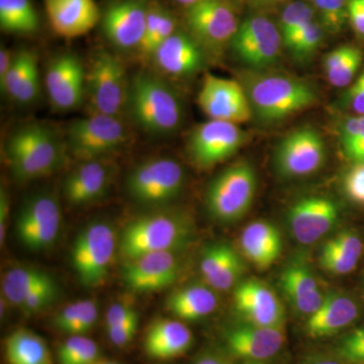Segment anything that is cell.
<instances>
[{
	"label": "cell",
	"mask_w": 364,
	"mask_h": 364,
	"mask_svg": "<svg viewBox=\"0 0 364 364\" xmlns=\"http://www.w3.org/2000/svg\"><path fill=\"white\" fill-rule=\"evenodd\" d=\"M245 140L239 124L210 119L198 124L189 135V156L198 168H213L233 156Z\"/></svg>",
	"instance_id": "obj_13"
},
{
	"label": "cell",
	"mask_w": 364,
	"mask_h": 364,
	"mask_svg": "<svg viewBox=\"0 0 364 364\" xmlns=\"http://www.w3.org/2000/svg\"><path fill=\"white\" fill-rule=\"evenodd\" d=\"M193 364H228L224 358L218 354L212 353V352H207L203 354L200 358L196 359L195 363Z\"/></svg>",
	"instance_id": "obj_52"
},
{
	"label": "cell",
	"mask_w": 364,
	"mask_h": 364,
	"mask_svg": "<svg viewBox=\"0 0 364 364\" xmlns=\"http://www.w3.org/2000/svg\"><path fill=\"white\" fill-rule=\"evenodd\" d=\"M46 90L55 109H78L85 100L86 69L76 54L66 52L50 61L46 70Z\"/></svg>",
	"instance_id": "obj_16"
},
{
	"label": "cell",
	"mask_w": 364,
	"mask_h": 364,
	"mask_svg": "<svg viewBox=\"0 0 364 364\" xmlns=\"http://www.w3.org/2000/svg\"><path fill=\"white\" fill-rule=\"evenodd\" d=\"M359 259L344 252L331 240L326 242L320 255L321 267L335 275L350 273L358 267Z\"/></svg>",
	"instance_id": "obj_41"
},
{
	"label": "cell",
	"mask_w": 364,
	"mask_h": 364,
	"mask_svg": "<svg viewBox=\"0 0 364 364\" xmlns=\"http://www.w3.org/2000/svg\"><path fill=\"white\" fill-rule=\"evenodd\" d=\"M98 318L97 301L92 299L75 301L60 311L54 318V326L59 331L71 336H85L95 327Z\"/></svg>",
	"instance_id": "obj_36"
},
{
	"label": "cell",
	"mask_w": 364,
	"mask_h": 364,
	"mask_svg": "<svg viewBox=\"0 0 364 364\" xmlns=\"http://www.w3.org/2000/svg\"><path fill=\"white\" fill-rule=\"evenodd\" d=\"M358 316L353 299L340 294H326L320 308L309 317L306 334L312 338L332 336L351 324Z\"/></svg>",
	"instance_id": "obj_28"
},
{
	"label": "cell",
	"mask_w": 364,
	"mask_h": 364,
	"mask_svg": "<svg viewBox=\"0 0 364 364\" xmlns=\"http://www.w3.org/2000/svg\"><path fill=\"white\" fill-rule=\"evenodd\" d=\"M348 21L352 28L364 37V0H348Z\"/></svg>",
	"instance_id": "obj_49"
},
{
	"label": "cell",
	"mask_w": 364,
	"mask_h": 364,
	"mask_svg": "<svg viewBox=\"0 0 364 364\" xmlns=\"http://www.w3.org/2000/svg\"><path fill=\"white\" fill-rule=\"evenodd\" d=\"M214 291L202 284L181 287L167 299V310L179 320H200L217 309L218 296Z\"/></svg>",
	"instance_id": "obj_30"
},
{
	"label": "cell",
	"mask_w": 364,
	"mask_h": 364,
	"mask_svg": "<svg viewBox=\"0 0 364 364\" xmlns=\"http://www.w3.org/2000/svg\"><path fill=\"white\" fill-rule=\"evenodd\" d=\"M58 286L55 280L50 284H45L30 294V296L21 306L20 310L26 315L39 313L51 305L58 296Z\"/></svg>",
	"instance_id": "obj_44"
},
{
	"label": "cell",
	"mask_w": 364,
	"mask_h": 364,
	"mask_svg": "<svg viewBox=\"0 0 364 364\" xmlns=\"http://www.w3.org/2000/svg\"><path fill=\"white\" fill-rule=\"evenodd\" d=\"M280 31L265 16H251L239 26L231 42L235 56L249 70H267L277 63L282 49Z\"/></svg>",
	"instance_id": "obj_11"
},
{
	"label": "cell",
	"mask_w": 364,
	"mask_h": 364,
	"mask_svg": "<svg viewBox=\"0 0 364 364\" xmlns=\"http://www.w3.org/2000/svg\"><path fill=\"white\" fill-rule=\"evenodd\" d=\"M44 4L52 30L60 37L85 36L100 21L95 0H44Z\"/></svg>",
	"instance_id": "obj_24"
},
{
	"label": "cell",
	"mask_w": 364,
	"mask_h": 364,
	"mask_svg": "<svg viewBox=\"0 0 364 364\" xmlns=\"http://www.w3.org/2000/svg\"><path fill=\"white\" fill-rule=\"evenodd\" d=\"M244 256L259 269H267L277 260L282 251V238L272 223H251L241 235Z\"/></svg>",
	"instance_id": "obj_29"
},
{
	"label": "cell",
	"mask_w": 364,
	"mask_h": 364,
	"mask_svg": "<svg viewBox=\"0 0 364 364\" xmlns=\"http://www.w3.org/2000/svg\"><path fill=\"white\" fill-rule=\"evenodd\" d=\"M92 364H119V363H114V361L97 360V361H95V363H92Z\"/></svg>",
	"instance_id": "obj_54"
},
{
	"label": "cell",
	"mask_w": 364,
	"mask_h": 364,
	"mask_svg": "<svg viewBox=\"0 0 364 364\" xmlns=\"http://www.w3.org/2000/svg\"><path fill=\"white\" fill-rule=\"evenodd\" d=\"M126 112L141 130L154 136L176 133L183 121L181 98L168 83L149 72L131 79Z\"/></svg>",
	"instance_id": "obj_3"
},
{
	"label": "cell",
	"mask_w": 364,
	"mask_h": 364,
	"mask_svg": "<svg viewBox=\"0 0 364 364\" xmlns=\"http://www.w3.org/2000/svg\"><path fill=\"white\" fill-rule=\"evenodd\" d=\"M284 328L242 324L228 330L225 341L229 351L245 361H262L272 358L284 343Z\"/></svg>",
	"instance_id": "obj_22"
},
{
	"label": "cell",
	"mask_w": 364,
	"mask_h": 364,
	"mask_svg": "<svg viewBox=\"0 0 364 364\" xmlns=\"http://www.w3.org/2000/svg\"><path fill=\"white\" fill-rule=\"evenodd\" d=\"M0 26L14 35L37 32L40 18L32 0H0Z\"/></svg>",
	"instance_id": "obj_35"
},
{
	"label": "cell",
	"mask_w": 364,
	"mask_h": 364,
	"mask_svg": "<svg viewBox=\"0 0 364 364\" xmlns=\"http://www.w3.org/2000/svg\"><path fill=\"white\" fill-rule=\"evenodd\" d=\"M326 147L322 136L315 129H296L280 141L274 161L282 176L303 177L317 172L324 165Z\"/></svg>",
	"instance_id": "obj_15"
},
{
	"label": "cell",
	"mask_w": 364,
	"mask_h": 364,
	"mask_svg": "<svg viewBox=\"0 0 364 364\" xmlns=\"http://www.w3.org/2000/svg\"><path fill=\"white\" fill-rule=\"evenodd\" d=\"M311 364H342V363H337V361H333V360H318V361H315V363H313Z\"/></svg>",
	"instance_id": "obj_53"
},
{
	"label": "cell",
	"mask_w": 364,
	"mask_h": 364,
	"mask_svg": "<svg viewBox=\"0 0 364 364\" xmlns=\"http://www.w3.org/2000/svg\"><path fill=\"white\" fill-rule=\"evenodd\" d=\"M61 221V208L55 196L49 193L33 196L23 203L16 215V237L28 250H46L57 241Z\"/></svg>",
	"instance_id": "obj_10"
},
{
	"label": "cell",
	"mask_w": 364,
	"mask_h": 364,
	"mask_svg": "<svg viewBox=\"0 0 364 364\" xmlns=\"http://www.w3.org/2000/svg\"><path fill=\"white\" fill-rule=\"evenodd\" d=\"M9 200L6 189L1 188L0 191V242H6L7 221H9Z\"/></svg>",
	"instance_id": "obj_50"
},
{
	"label": "cell",
	"mask_w": 364,
	"mask_h": 364,
	"mask_svg": "<svg viewBox=\"0 0 364 364\" xmlns=\"http://www.w3.org/2000/svg\"><path fill=\"white\" fill-rule=\"evenodd\" d=\"M363 62V54L353 46H340L328 53L324 70L328 81L335 87L348 86L355 77Z\"/></svg>",
	"instance_id": "obj_34"
},
{
	"label": "cell",
	"mask_w": 364,
	"mask_h": 364,
	"mask_svg": "<svg viewBox=\"0 0 364 364\" xmlns=\"http://www.w3.org/2000/svg\"><path fill=\"white\" fill-rule=\"evenodd\" d=\"M257 188L255 171L249 163H237L210 182L205 205L217 221L231 223L241 219L252 205Z\"/></svg>",
	"instance_id": "obj_8"
},
{
	"label": "cell",
	"mask_w": 364,
	"mask_h": 364,
	"mask_svg": "<svg viewBox=\"0 0 364 364\" xmlns=\"http://www.w3.org/2000/svg\"><path fill=\"white\" fill-rule=\"evenodd\" d=\"M52 282L54 279L44 270L26 267H14L2 279V294L7 303L20 309L36 289Z\"/></svg>",
	"instance_id": "obj_32"
},
{
	"label": "cell",
	"mask_w": 364,
	"mask_h": 364,
	"mask_svg": "<svg viewBox=\"0 0 364 364\" xmlns=\"http://www.w3.org/2000/svg\"><path fill=\"white\" fill-rule=\"evenodd\" d=\"M117 246L109 223L93 222L81 230L71 248V263L79 282L86 287L102 286L109 274Z\"/></svg>",
	"instance_id": "obj_7"
},
{
	"label": "cell",
	"mask_w": 364,
	"mask_h": 364,
	"mask_svg": "<svg viewBox=\"0 0 364 364\" xmlns=\"http://www.w3.org/2000/svg\"><path fill=\"white\" fill-rule=\"evenodd\" d=\"M339 220V208L331 198L308 196L289 208V229L296 240L304 245L315 243L331 231Z\"/></svg>",
	"instance_id": "obj_19"
},
{
	"label": "cell",
	"mask_w": 364,
	"mask_h": 364,
	"mask_svg": "<svg viewBox=\"0 0 364 364\" xmlns=\"http://www.w3.org/2000/svg\"><path fill=\"white\" fill-rule=\"evenodd\" d=\"M129 88L123 62L109 52H97L86 70L85 98L90 114L121 117L127 111Z\"/></svg>",
	"instance_id": "obj_6"
},
{
	"label": "cell",
	"mask_w": 364,
	"mask_h": 364,
	"mask_svg": "<svg viewBox=\"0 0 364 364\" xmlns=\"http://www.w3.org/2000/svg\"><path fill=\"white\" fill-rule=\"evenodd\" d=\"M67 151L78 161L105 159L128 143L121 117L90 114L74 119L64 134Z\"/></svg>",
	"instance_id": "obj_5"
},
{
	"label": "cell",
	"mask_w": 364,
	"mask_h": 364,
	"mask_svg": "<svg viewBox=\"0 0 364 364\" xmlns=\"http://www.w3.org/2000/svg\"><path fill=\"white\" fill-rule=\"evenodd\" d=\"M139 316L127 321L123 324L107 328V336L112 344L117 347L126 346L130 343L138 331Z\"/></svg>",
	"instance_id": "obj_46"
},
{
	"label": "cell",
	"mask_w": 364,
	"mask_h": 364,
	"mask_svg": "<svg viewBox=\"0 0 364 364\" xmlns=\"http://www.w3.org/2000/svg\"><path fill=\"white\" fill-rule=\"evenodd\" d=\"M343 186L350 200L364 205V163H354L344 177Z\"/></svg>",
	"instance_id": "obj_45"
},
{
	"label": "cell",
	"mask_w": 364,
	"mask_h": 364,
	"mask_svg": "<svg viewBox=\"0 0 364 364\" xmlns=\"http://www.w3.org/2000/svg\"><path fill=\"white\" fill-rule=\"evenodd\" d=\"M340 358L352 364H364V327L354 330L337 346Z\"/></svg>",
	"instance_id": "obj_43"
},
{
	"label": "cell",
	"mask_w": 364,
	"mask_h": 364,
	"mask_svg": "<svg viewBox=\"0 0 364 364\" xmlns=\"http://www.w3.org/2000/svg\"><path fill=\"white\" fill-rule=\"evenodd\" d=\"M67 153L65 141L50 127L26 124L16 129L4 144L11 173L20 181H32L56 172Z\"/></svg>",
	"instance_id": "obj_2"
},
{
	"label": "cell",
	"mask_w": 364,
	"mask_h": 364,
	"mask_svg": "<svg viewBox=\"0 0 364 364\" xmlns=\"http://www.w3.org/2000/svg\"><path fill=\"white\" fill-rule=\"evenodd\" d=\"M193 343V333L181 321L157 318L146 331L144 349L150 358L170 360L186 354Z\"/></svg>",
	"instance_id": "obj_25"
},
{
	"label": "cell",
	"mask_w": 364,
	"mask_h": 364,
	"mask_svg": "<svg viewBox=\"0 0 364 364\" xmlns=\"http://www.w3.org/2000/svg\"><path fill=\"white\" fill-rule=\"evenodd\" d=\"M200 267L208 287L215 291H227L238 282L245 267L234 248L219 243L205 249Z\"/></svg>",
	"instance_id": "obj_26"
},
{
	"label": "cell",
	"mask_w": 364,
	"mask_h": 364,
	"mask_svg": "<svg viewBox=\"0 0 364 364\" xmlns=\"http://www.w3.org/2000/svg\"><path fill=\"white\" fill-rule=\"evenodd\" d=\"M181 262L174 252H155L126 260L124 284L135 293H152L171 286L178 277Z\"/></svg>",
	"instance_id": "obj_17"
},
{
	"label": "cell",
	"mask_w": 364,
	"mask_h": 364,
	"mask_svg": "<svg viewBox=\"0 0 364 364\" xmlns=\"http://www.w3.org/2000/svg\"><path fill=\"white\" fill-rule=\"evenodd\" d=\"M340 142L351 161L364 163V116L345 119L340 128Z\"/></svg>",
	"instance_id": "obj_39"
},
{
	"label": "cell",
	"mask_w": 364,
	"mask_h": 364,
	"mask_svg": "<svg viewBox=\"0 0 364 364\" xmlns=\"http://www.w3.org/2000/svg\"><path fill=\"white\" fill-rule=\"evenodd\" d=\"M98 347L85 336H71L58 348L59 364H92L98 360Z\"/></svg>",
	"instance_id": "obj_38"
},
{
	"label": "cell",
	"mask_w": 364,
	"mask_h": 364,
	"mask_svg": "<svg viewBox=\"0 0 364 364\" xmlns=\"http://www.w3.org/2000/svg\"><path fill=\"white\" fill-rule=\"evenodd\" d=\"M324 38V31L322 26L317 21H313L301 31L291 42L286 46L287 50L296 60H304L313 56Z\"/></svg>",
	"instance_id": "obj_40"
},
{
	"label": "cell",
	"mask_w": 364,
	"mask_h": 364,
	"mask_svg": "<svg viewBox=\"0 0 364 364\" xmlns=\"http://www.w3.org/2000/svg\"><path fill=\"white\" fill-rule=\"evenodd\" d=\"M280 287L294 308L306 315L315 313L325 299L312 270L299 261L284 268L280 275Z\"/></svg>",
	"instance_id": "obj_27"
},
{
	"label": "cell",
	"mask_w": 364,
	"mask_h": 364,
	"mask_svg": "<svg viewBox=\"0 0 364 364\" xmlns=\"http://www.w3.org/2000/svg\"><path fill=\"white\" fill-rule=\"evenodd\" d=\"M151 61L165 75L189 77L205 67V50L193 36L176 31L159 46Z\"/></svg>",
	"instance_id": "obj_21"
},
{
	"label": "cell",
	"mask_w": 364,
	"mask_h": 364,
	"mask_svg": "<svg viewBox=\"0 0 364 364\" xmlns=\"http://www.w3.org/2000/svg\"><path fill=\"white\" fill-rule=\"evenodd\" d=\"M4 354L9 364H53L47 342L37 333L25 328L6 337Z\"/></svg>",
	"instance_id": "obj_31"
},
{
	"label": "cell",
	"mask_w": 364,
	"mask_h": 364,
	"mask_svg": "<svg viewBox=\"0 0 364 364\" xmlns=\"http://www.w3.org/2000/svg\"><path fill=\"white\" fill-rule=\"evenodd\" d=\"M138 316V313L135 309L128 304L117 303L109 306L107 314H105V326L107 328L114 327L131 318Z\"/></svg>",
	"instance_id": "obj_48"
},
{
	"label": "cell",
	"mask_w": 364,
	"mask_h": 364,
	"mask_svg": "<svg viewBox=\"0 0 364 364\" xmlns=\"http://www.w3.org/2000/svg\"><path fill=\"white\" fill-rule=\"evenodd\" d=\"M186 20L191 35L205 52L231 44L239 28L236 14L224 0H200L188 7Z\"/></svg>",
	"instance_id": "obj_12"
},
{
	"label": "cell",
	"mask_w": 364,
	"mask_h": 364,
	"mask_svg": "<svg viewBox=\"0 0 364 364\" xmlns=\"http://www.w3.org/2000/svg\"><path fill=\"white\" fill-rule=\"evenodd\" d=\"M323 26L331 33H339L348 20V0H313Z\"/></svg>",
	"instance_id": "obj_42"
},
{
	"label": "cell",
	"mask_w": 364,
	"mask_h": 364,
	"mask_svg": "<svg viewBox=\"0 0 364 364\" xmlns=\"http://www.w3.org/2000/svg\"><path fill=\"white\" fill-rule=\"evenodd\" d=\"M176 31V21L171 14L159 6H149L142 42L136 55L142 60L151 61L159 46Z\"/></svg>",
	"instance_id": "obj_33"
},
{
	"label": "cell",
	"mask_w": 364,
	"mask_h": 364,
	"mask_svg": "<svg viewBox=\"0 0 364 364\" xmlns=\"http://www.w3.org/2000/svg\"><path fill=\"white\" fill-rule=\"evenodd\" d=\"M112 172V167L105 159L80 162L64 181L67 202L74 207H83L100 200L111 186Z\"/></svg>",
	"instance_id": "obj_23"
},
{
	"label": "cell",
	"mask_w": 364,
	"mask_h": 364,
	"mask_svg": "<svg viewBox=\"0 0 364 364\" xmlns=\"http://www.w3.org/2000/svg\"><path fill=\"white\" fill-rule=\"evenodd\" d=\"M193 232L191 219L179 213L143 215L124 228L119 239V250L126 260L149 253L176 252L191 243Z\"/></svg>",
	"instance_id": "obj_4"
},
{
	"label": "cell",
	"mask_w": 364,
	"mask_h": 364,
	"mask_svg": "<svg viewBox=\"0 0 364 364\" xmlns=\"http://www.w3.org/2000/svg\"><path fill=\"white\" fill-rule=\"evenodd\" d=\"M242 364H265V363H263L262 361H245V363H243Z\"/></svg>",
	"instance_id": "obj_55"
},
{
	"label": "cell",
	"mask_w": 364,
	"mask_h": 364,
	"mask_svg": "<svg viewBox=\"0 0 364 364\" xmlns=\"http://www.w3.org/2000/svg\"><path fill=\"white\" fill-rule=\"evenodd\" d=\"M198 105L210 119L236 124L253 116L247 95L240 81L207 74L198 91Z\"/></svg>",
	"instance_id": "obj_14"
},
{
	"label": "cell",
	"mask_w": 364,
	"mask_h": 364,
	"mask_svg": "<svg viewBox=\"0 0 364 364\" xmlns=\"http://www.w3.org/2000/svg\"><path fill=\"white\" fill-rule=\"evenodd\" d=\"M16 53H13L6 47H1L0 49V81L4 80L9 69L13 65Z\"/></svg>",
	"instance_id": "obj_51"
},
{
	"label": "cell",
	"mask_w": 364,
	"mask_h": 364,
	"mask_svg": "<svg viewBox=\"0 0 364 364\" xmlns=\"http://www.w3.org/2000/svg\"><path fill=\"white\" fill-rule=\"evenodd\" d=\"M149 6L145 0H123L107 7L102 16L107 41L121 51L136 52L142 42Z\"/></svg>",
	"instance_id": "obj_18"
},
{
	"label": "cell",
	"mask_w": 364,
	"mask_h": 364,
	"mask_svg": "<svg viewBox=\"0 0 364 364\" xmlns=\"http://www.w3.org/2000/svg\"><path fill=\"white\" fill-rule=\"evenodd\" d=\"M234 305L248 324L284 328V306L277 294L264 282L257 279L242 282L235 289Z\"/></svg>",
	"instance_id": "obj_20"
},
{
	"label": "cell",
	"mask_w": 364,
	"mask_h": 364,
	"mask_svg": "<svg viewBox=\"0 0 364 364\" xmlns=\"http://www.w3.org/2000/svg\"><path fill=\"white\" fill-rule=\"evenodd\" d=\"M315 11L310 4L303 1H294L284 9L280 18V35L284 47L312 23Z\"/></svg>",
	"instance_id": "obj_37"
},
{
	"label": "cell",
	"mask_w": 364,
	"mask_h": 364,
	"mask_svg": "<svg viewBox=\"0 0 364 364\" xmlns=\"http://www.w3.org/2000/svg\"><path fill=\"white\" fill-rule=\"evenodd\" d=\"M342 105L356 112L358 116H364V70L355 82L344 93Z\"/></svg>",
	"instance_id": "obj_47"
},
{
	"label": "cell",
	"mask_w": 364,
	"mask_h": 364,
	"mask_svg": "<svg viewBox=\"0 0 364 364\" xmlns=\"http://www.w3.org/2000/svg\"><path fill=\"white\" fill-rule=\"evenodd\" d=\"M241 83L253 114L263 123H279L318 102L317 90L311 83L287 74L250 70Z\"/></svg>",
	"instance_id": "obj_1"
},
{
	"label": "cell",
	"mask_w": 364,
	"mask_h": 364,
	"mask_svg": "<svg viewBox=\"0 0 364 364\" xmlns=\"http://www.w3.org/2000/svg\"><path fill=\"white\" fill-rule=\"evenodd\" d=\"M184 183L186 171L181 163L157 157L139 164L128 176L126 188L135 202L159 207L176 198Z\"/></svg>",
	"instance_id": "obj_9"
}]
</instances>
